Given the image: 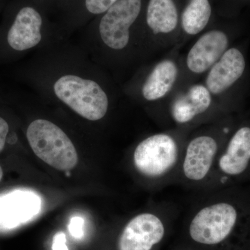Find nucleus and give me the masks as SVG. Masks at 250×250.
Returning a JSON list of instances; mask_svg holds the SVG:
<instances>
[{"instance_id":"f257e3e1","label":"nucleus","mask_w":250,"mask_h":250,"mask_svg":"<svg viewBox=\"0 0 250 250\" xmlns=\"http://www.w3.org/2000/svg\"><path fill=\"white\" fill-rule=\"evenodd\" d=\"M241 222V213L228 200L210 198L197 207L190 219V238L207 246L223 245L232 236Z\"/></svg>"},{"instance_id":"f03ea898","label":"nucleus","mask_w":250,"mask_h":250,"mask_svg":"<svg viewBox=\"0 0 250 250\" xmlns=\"http://www.w3.org/2000/svg\"><path fill=\"white\" fill-rule=\"evenodd\" d=\"M29 146L38 157L57 170H72L78 163V155L71 140L52 122L39 119L27 129Z\"/></svg>"},{"instance_id":"7ed1b4c3","label":"nucleus","mask_w":250,"mask_h":250,"mask_svg":"<svg viewBox=\"0 0 250 250\" xmlns=\"http://www.w3.org/2000/svg\"><path fill=\"white\" fill-rule=\"evenodd\" d=\"M182 154L178 143L170 135L156 134L136 146L133 161L143 177L161 182L180 167Z\"/></svg>"},{"instance_id":"20e7f679","label":"nucleus","mask_w":250,"mask_h":250,"mask_svg":"<svg viewBox=\"0 0 250 250\" xmlns=\"http://www.w3.org/2000/svg\"><path fill=\"white\" fill-rule=\"evenodd\" d=\"M54 91L61 101L88 121L101 120L107 113V95L93 80L63 75L56 81Z\"/></svg>"},{"instance_id":"39448f33","label":"nucleus","mask_w":250,"mask_h":250,"mask_svg":"<svg viewBox=\"0 0 250 250\" xmlns=\"http://www.w3.org/2000/svg\"><path fill=\"white\" fill-rule=\"evenodd\" d=\"M219 149L217 140L208 135H200L190 141L182 154L179 167L184 180L193 184L210 180Z\"/></svg>"},{"instance_id":"423d86ee","label":"nucleus","mask_w":250,"mask_h":250,"mask_svg":"<svg viewBox=\"0 0 250 250\" xmlns=\"http://www.w3.org/2000/svg\"><path fill=\"white\" fill-rule=\"evenodd\" d=\"M141 0H118L105 12L100 23V36L109 48L121 50L129 41V29L139 17Z\"/></svg>"},{"instance_id":"0eeeda50","label":"nucleus","mask_w":250,"mask_h":250,"mask_svg":"<svg viewBox=\"0 0 250 250\" xmlns=\"http://www.w3.org/2000/svg\"><path fill=\"white\" fill-rule=\"evenodd\" d=\"M157 212H145L126 224L118 240V250H152L166 234V226Z\"/></svg>"},{"instance_id":"6e6552de","label":"nucleus","mask_w":250,"mask_h":250,"mask_svg":"<svg viewBox=\"0 0 250 250\" xmlns=\"http://www.w3.org/2000/svg\"><path fill=\"white\" fill-rule=\"evenodd\" d=\"M42 17L34 8L28 6L21 8L15 14L5 35L8 47L18 52L36 47L42 40Z\"/></svg>"},{"instance_id":"1a4fd4ad","label":"nucleus","mask_w":250,"mask_h":250,"mask_svg":"<svg viewBox=\"0 0 250 250\" xmlns=\"http://www.w3.org/2000/svg\"><path fill=\"white\" fill-rule=\"evenodd\" d=\"M41 209V199L27 190H15L0 197V229H10L27 223Z\"/></svg>"},{"instance_id":"9d476101","label":"nucleus","mask_w":250,"mask_h":250,"mask_svg":"<svg viewBox=\"0 0 250 250\" xmlns=\"http://www.w3.org/2000/svg\"><path fill=\"white\" fill-rule=\"evenodd\" d=\"M250 165V127L243 126L237 130L225 150L219 154L211 177L215 172L226 177H238Z\"/></svg>"},{"instance_id":"9b49d317","label":"nucleus","mask_w":250,"mask_h":250,"mask_svg":"<svg viewBox=\"0 0 250 250\" xmlns=\"http://www.w3.org/2000/svg\"><path fill=\"white\" fill-rule=\"evenodd\" d=\"M228 36L222 31H208L194 44L187 56V66L194 73L207 71L221 58L228 47Z\"/></svg>"},{"instance_id":"f8f14e48","label":"nucleus","mask_w":250,"mask_h":250,"mask_svg":"<svg viewBox=\"0 0 250 250\" xmlns=\"http://www.w3.org/2000/svg\"><path fill=\"white\" fill-rule=\"evenodd\" d=\"M246 68V61L241 51L231 48L211 67L206 83L210 93L218 95L228 90L241 78Z\"/></svg>"},{"instance_id":"ddd939ff","label":"nucleus","mask_w":250,"mask_h":250,"mask_svg":"<svg viewBox=\"0 0 250 250\" xmlns=\"http://www.w3.org/2000/svg\"><path fill=\"white\" fill-rule=\"evenodd\" d=\"M211 103V95L207 87L193 85L186 95L174 102L171 108L172 118L179 124H186L205 113Z\"/></svg>"},{"instance_id":"4468645a","label":"nucleus","mask_w":250,"mask_h":250,"mask_svg":"<svg viewBox=\"0 0 250 250\" xmlns=\"http://www.w3.org/2000/svg\"><path fill=\"white\" fill-rule=\"evenodd\" d=\"M178 75L177 65L172 61H163L149 74L142 88L143 98L156 101L164 98L172 89Z\"/></svg>"},{"instance_id":"2eb2a0df","label":"nucleus","mask_w":250,"mask_h":250,"mask_svg":"<svg viewBox=\"0 0 250 250\" xmlns=\"http://www.w3.org/2000/svg\"><path fill=\"white\" fill-rule=\"evenodd\" d=\"M178 22V13L173 0H149L147 23L154 34L174 31Z\"/></svg>"},{"instance_id":"dca6fc26","label":"nucleus","mask_w":250,"mask_h":250,"mask_svg":"<svg viewBox=\"0 0 250 250\" xmlns=\"http://www.w3.org/2000/svg\"><path fill=\"white\" fill-rule=\"evenodd\" d=\"M210 16L208 0H190L182 14V27L189 35H196L205 29Z\"/></svg>"},{"instance_id":"f3484780","label":"nucleus","mask_w":250,"mask_h":250,"mask_svg":"<svg viewBox=\"0 0 250 250\" xmlns=\"http://www.w3.org/2000/svg\"><path fill=\"white\" fill-rule=\"evenodd\" d=\"M118 0H85V7L92 14H101L107 11Z\"/></svg>"},{"instance_id":"a211bd4d","label":"nucleus","mask_w":250,"mask_h":250,"mask_svg":"<svg viewBox=\"0 0 250 250\" xmlns=\"http://www.w3.org/2000/svg\"><path fill=\"white\" fill-rule=\"evenodd\" d=\"M84 220L80 216H74L70 220L68 225L69 232L73 238L81 239L83 238Z\"/></svg>"},{"instance_id":"6ab92c4d","label":"nucleus","mask_w":250,"mask_h":250,"mask_svg":"<svg viewBox=\"0 0 250 250\" xmlns=\"http://www.w3.org/2000/svg\"><path fill=\"white\" fill-rule=\"evenodd\" d=\"M66 236L63 232L54 235L52 241V250H69L66 244Z\"/></svg>"},{"instance_id":"aec40b11","label":"nucleus","mask_w":250,"mask_h":250,"mask_svg":"<svg viewBox=\"0 0 250 250\" xmlns=\"http://www.w3.org/2000/svg\"><path fill=\"white\" fill-rule=\"evenodd\" d=\"M9 132V123L4 118L0 117V152L4 149Z\"/></svg>"},{"instance_id":"412c9836","label":"nucleus","mask_w":250,"mask_h":250,"mask_svg":"<svg viewBox=\"0 0 250 250\" xmlns=\"http://www.w3.org/2000/svg\"><path fill=\"white\" fill-rule=\"evenodd\" d=\"M3 177V170L2 168H1V166H0V182H1V179Z\"/></svg>"}]
</instances>
